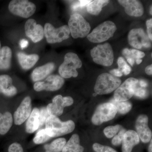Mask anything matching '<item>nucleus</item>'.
Returning <instances> with one entry per match:
<instances>
[{
    "label": "nucleus",
    "instance_id": "nucleus-1",
    "mask_svg": "<svg viewBox=\"0 0 152 152\" xmlns=\"http://www.w3.org/2000/svg\"><path fill=\"white\" fill-rule=\"evenodd\" d=\"M45 129L51 137H56L72 132L75 127V123L69 120L62 122L57 117L50 116L45 123Z\"/></svg>",
    "mask_w": 152,
    "mask_h": 152
},
{
    "label": "nucleus",
    "instance_id": "nucleus-2",
    "mask_svg": "<svg viewBox=\"0 0 152 152\" xmlns=\"http://www.w3.org/2000/svg\"><path fill=\"white\" fill-rule=\"evenodd\" d=\"M82 65L77 55L75 53H68L65 56L64 62L59 68V73L64 78L76 77L78 75L77 69L81 67Z\"/></svg>",
    "mask_w": 152,
    "mask_h": 152
},
{
    "label": "nucleus",
    "instance_id": "nucleus-3",
    "mask_svg": "<svg viewBox=\"0 0 152 152\" xmlns=\"http://www.w3.org/2000/svg\"><path fill=\"white\" fill-rule=\"evenodd\" d=\"M121 83V81L118 78L104 73L98 77L94 89L96 94H107L117 89Z\"/></svg>",
    "mask_w": 152,
    "mask_h": 152
},
{
    "label": "nucleus",
    "instance_id": "nucleus-4",
    "mask_svg": "<svg viewBox=\"0 0 152 152\" xmlns=\"http://www.w3.org/2000/svg\"><path fill=\"white\" fill-rule=\"evenodd\" d=\"M116 30V26L113 22L107 21L95 28L87 38L91 42H102L113 37Z\"/></svg>",
    "mask_w": 152,
    "mask_h": 152
},
{
    "label": "nucleus",
    "instance_id": "nucleus-5",
    "mask_svg": "<svg viewBox=\"0 0 152 152\" xmlns=\"http://www.w3.org/2000/svg\"><path fill=\"white\" fill-rule=\"evenodd\" d=\"M91 55L94 61L98 64L109 66L113 63V51L108 43L95 47L91 50Z\"/></svg>",
    "mask_w": 152,
    "mask_h": 152
},
{
    "label": "nucleus",
    "instance_id": "nucleus-6",
    "mask_svg": "<svg viewBox=\"0 0 152 152\" xmlns=\"http://www.w3.org/2000/svg\"><path fill=\"white\" fill-rule=\"evenodd\" d=\"M68 27L74 39L84 38L91 31L90 24L81 15L75 13L71 16L68 22Z\"/></svg>",
    "mask_w": 152,
    "mask_h": 152
},
{
    "label": "nucleus",
    "instance_id": "nucleus-7",
    "mask_svg": "<svg viewBox=\"0 0 152 152\" xmlns=\"http://www.w3.org/2000/svg\"><path fill=\"white\" fill-rule=\"evenodd\" d=\"M44 36L47 42L50 44L60 43L69 37L70 34L69 27L64 25L56 28L51 24L46 23L44 27Z\"/></svg>",
    "mask_w": 152,
    "mask_h": 152
},
{
    "label": "nucleus",
    "instance_id": "nucleus-8",
    "mask_svg": "<svg viewBox=\"0 0 152 152\" xmlns=\"http://www.w3.org/2000/svg\"><path fill=\"white\" fill-rule=\"evenodd\" d=\"M8 8L13 15L28 18L35 12L36 6L27 0H13L9 4Z\"/></svg>",
    "mask_w": 152,
    "mask_h": 152
},
{
    "label": "nucleus",
    "instance_id": "nucleus-9",
    "mask_svg": "<svg viewBox=\"0 0 152 152\" xmlns=\"http://www.w3.org/2000/svg\"><path fill=\"white\" fill-rule=\"evenodd\" d=\"M117 112L116 108L111 103L102 104L98 107L93 115L92 122L94 125L102 124L113 119Z\"/></svg>",
    "mask_w": 152,
    "mask_h": 152
},
{
    "label": "nucleus",
    "instance_id": "nucleus-10",
    "mask_svg": "<svg viewBox=\"0 0 152 152\" xmlns=\"http://www.w3.org/2000/svg\"><path fill=\"white\" fill-rule=\"evenodd\" d=\"M138 80L134 78H129L118 87L114 94V99L119 102H126L134 95Z\"/></svg>",
    "mask_w": 152,
    "mask_h": 152
},
{
    "label": "nucleus",
    "instance_id": "nucleus-11",
    "mask_svg": "<svg viewBox=\"0 0 152 152\" xmlns=\"http://www.w3.org/2000/svg\"><path fill=\"white\" fill-rule=\"evenodd\" d=\"M64 80L58 75L49 76L43 81H39L35 83L34 90L36 91H55L60 89L64 83Z\"/></svg>",
    "mask_w": 152,
    "mask_h": 152
},
{
    "label": "nucleus",
    "instance_id": "nucleus-12",
    "mask_svg": "<svg viewBox=\"0 0 152 152\" xmlns=\"http://www.w3.org/2000/svg\"><path fill=\"white\" fill-rule=\"evenodd\" d=\"M128 40L130 45L136 49L149 48L151 45L149 38L142 28L131 30L128 35Z\"/></svg>",
    "mask_w": 152,
    "mask_h": 152
},
{
    "label": "nucleus",
    "instance_id": "nucleus-13",
    "mask_svg": "<svg viewBox=\"0 0 152 152\" xmlns=\"http://www.w3.org/2000/svg\"><path fill=\"white\" fill-rule=\"evenodd\" d=\"M31 100L30 96L23 99L14 115V122L16 125H21L29 117L31 113Z\"/></svg>",
    "mask_w": 152,
    "mask_h": 152
},
{
    "label": "nucleus",
    "instance_id": "nucleus-14",
    "mask_svg": "<svg viewBox=\"0 0 152 152\" xmlns=\"http://www.w3.org/2000/svg\"><path fill=\"white\" fill-rule=\"evenodd\" d=\"M26 35L34 42L37 43L42 39L44 36V29L34 19H28L25 25Z\"/></svg>",
    "mask_w": 152,
    "mask_h": 152
},
{
    "label": "nucleus",
    "instance_id": "nucleus-15",
    "mask_svg": "<svg viewBox=\"0 0 152 152\" xmlns=\"http://www.w3.org/2000/svg\"><path fill=\"white\" fill-rule=\"evenodd\" d=\"M148 118L146 115L139 116L136 122L137 133L140 139L144 143H148L151 141L152 132L148 126Z\"/></svg>",
    "mask_w": 152,
    "mask_h": 152
},
{
    "label": "nucleus",
    "instance_id": "nucleus-16",
    "mask_svg": "<svg viewBox=\"0 0 152 152\" xmlns=\"http://www.w3.org/2000/svg\"><path fill=\"white\" fill-rule=\"evenodd\" d=\"M118 2L124 8L126 13L131 16L140 17L144 13L143 6L140 1L119 0Z\"/></svg>",
    "mask_w": 152,
    "mask_h": 152
},
{
    "label": "nucleus",
    "instance_id": "nucleus-17",
    "mask_svg": "<svg viewBox=\"0 0 152 152\" xmlns=\"http://www.w3.org/2000/svg\"><path fill=\"white\" fill-rule=\"evenodd\" d=\"M140 141V138L136 132L133 130L126 131L123 136L122 152H132L133 148L139 143Z\"/></svg>",
    "mask_w": 152,
    "mask_h": 152
},
{
    "label": "nucleus",
    "instance_id": "nucleus-18",
    "mask_svg": "<svg viewBox=\"0 0 152 152\" xmlns=\"http://www.w3.org/2000/svg\"><path fill=\"white\" fill-rule=\"evenodd\" d=\"M12 83V79L10 76L0 75V94L8 97L13 96L16 94L18 91Z\"/></svg>",
    "mask_w": 152,
    "mask_h": 152
},
{
    "label": "nucleus",
    "instance_id": "nucleus-19",
    "mask_svg": "<svg viewBox=\"0 0 152 152\" xmlns=\"http://www.w3.org/2000/svg\"><path fill=\"white\" fill-rule=\"evenodd\" d=\"M55 66L53 63L50 62L35 68L31 74L33 81L36 83L43 80L54 70Z\"/></svg>",
    "mask_w": 152,
    "mask_h": 152
},
{
    "label": "nucleus",
    "instance_id": "nucleus-20",
    "mask_svg": "<svg viewBox=\"0 0 152 152\" xmlns=\"http://www.w3.org/2000/svg\"><path fill=\"white\" fill-rule=\"evenodd\" d=\"M63 98L61 95H57L53 99L52 103L48 105L46 108L49 115L57 117L63 114Z\"/></svg>",
    "mask_w": 152,
    "mask_h": 152
},
{
    "label": "nucleus",
    "instance_id": "nucleus-21",
    "mask_svg": "<svg viewBox=\"0 0 152 152\" xmlns=\"http://www.w3.org/2000/svg\"><path fill=\"white\" fill-rule=\"evenodd\" d=\"M18 58L21 66L25 70L32 68L39 59V56L36 54L26 55L20 52L18 54Z\"/></svg>",
    "mask_w": 152,
    "mask_h": 152
},
{
    "label": "nucleus",
    "instance_id": "nucleus-22",
    "mask_svg": "<svg viewBox=\"0 0 152 152\" xmlns=\"http://www.w3.org/2000/svg\"><path fill=\"white\" fill-rule=\"evenodd\" d=\"M40 110L37 108L33 109L26 124L27 132L31 134L40 127Z\"/></svg>",
    "mask_w": 152,
    "mask_h": 152
},
{
    "label": "nucleus",
    "instance_id": "nucleus-23",
    "mask_svg": "<svg viewBox=\"0 0 152 152\" xmlns=\"http://www.w3.org/2000/svg\"><path fill=\"white\" fill-rule=\"evenodd\" d=\"M84 148L80 145L78 135L74 134L66 143L62 152H83Z\"/></svg>",
    "mask_w": 152,
    "mask_h": 152
},
{
    "label": "nucleus",
    "instance_id": "nucleus-24",
    "mask_svg": "<svg viewBox=\"0 0 152 152\" xmlns=\"http://www.w3.org/2000/svg\"><path fill=\"white\" fill-rule=\"evenodd\" d=\"M12 51L8 46L3 47L0 50V70H7L10 67Z\"/></svg>",
    "mask_w": 152,
    "mask_h": 152
},
{
    "label": "nucleus",
    "instance_id": "nucleus-25",
    "mask_svg": "<svg viewBox=\"0 0 152 152\" xmlns=\"http://www.w3.org/2000/svg\"><path fill=\"white\" fill-rule=\"evenodd\" d=\"M13 118L8 112L4 114L0 113V134L4 135L8 132L12 126Z\"/></svg>",
    "mask_w": 152,
    "mask_h": 152
},
{
    "label": "nucleus",
    "instance_id": "nucleus-26",
    "mask_svg": "<svg viewBox=\"0 0 152 152\" xmlns=\"http://www.w3.org/2000/svg\"><path fill=\"white\" fill-rule=\"evenodd\" d=\"M123 55L126 59L128 62L133 66L134 64L135 61L144 58L145 54L143 52L135 49L129 50L125 48L123 50Z\"/></svg>",
    "mask_w": 152,
    "mask_h": 152
},
{
    "label": "nucleus",
    "instance_id": "nucleus-27",
    "mask_svg": "<svg viewBox=\"0 0 152 152\" xmlns=\"http://www.w3.org/2000/svg\"><path fill=\"white\" fill-rule=\"evenodd\" d=\"M107 0H96L91 1L87 6L88 12L92 15H97L102 10V9L109 3Z\"/></svg>",
    "mask_w": 152,
    "mask_h": 152
},
{
    "label": "nucleus",
    "instance_id": "nucleus-28",
    "mask_svg": "<svg viewBox=\"0 0 152 152\" xmlns=\"http://www.w3.org/2000/svg\"><path fill=\"white\" fill-rule=\"evenodd\" d=\"M66 143L64 138H60L53 141L51 143L45 145V148L49 152H61Z\"/></svg>",
    "mask_w": 152,
    "mask_h": 152
},
{
    "label": "nucleus",
    "instance_id": "nucleus-29",
    "mask_svg": "<svg viewBox=\"0 0 152 152\" xmlns=\"http://www.w3.org/2000/svg\"><path fill=\"white\" fill-rule=\"evenodd\" d=\"M110 103L113 104L116 108L117 111L120 113L125 114L129 112L132 107L130 103L127 102H119L112 99Z\"/></svg>",
    "mask_w": 152,
    "mask_h": 152
},
{
    "label": "nucleus",
    "instance_id": "nucleus-30",
    "mask_svg": "<svg viewBox=\"0 0 152 152\" xmlns=\"http://www.w3.org/2000/svg\"><path fill=\"white\" fill-rule=\"evenodd\" d=\"M45 129L41 130L37 133L34 139V142L36 144L43 143L51 138Z\"/></svg>",
    "mask_w": 152,
    "mask_h": 152
},
{
    "label": "nucleus",
    "instance_id": "nucleus-31",
    "mask_svg": "<svg viewBox=\"0 0 152 152\" xmlns=\"http://www.w3.org/2000/svg\"><path fill=\"white\" fill-rule=\"evenodd\" d=\"M118 69L123 74L125 75H128L132 71L131 68L127 64L124 59L122 57H120L118 60Z\"/></svg>",
    "mask_w": 152,
    "mask_h": 152
},
{
    "label": "nucleus",
    "instance_id": "nucleus-32",
    "mask_svg": "<svg viewBox=\"0 0 152 152\" xmlns=\"http://www.w3.org/2000/svg\"><path fill=\"white\" fill-rule=\"evenodd\" d=\"M121 128V126L119 125L110 126L107 127L104 129V133L107 137L110 138L113 137L119 131Z\"/></svg>",
    "mask_w": 152,
    "mask_h": 152
},
{
    "label": "nucleus",
    "instance_id": "nucleus-33",
    "mask_svg": "<svg viewBox=\"0 0 152 152\" xmlns=\"http://www.w3.org/2000/svg\"><path fill=\"white\" fill-rule=\"evenodd\" d=\"M93 149L96 152H118L111 147L95 143L93 146Z\"/></svg>",
    "mask_w": 152,
    "mask_h": 152
},
{
    "label": "nucleus",
    "instance_id": "nucleus-34",
    "mask_svg": "<svg viewBox=\"0 0 152 152\" xmlns=\"http://www.w3.org/2000/svg\"><path fill=\"white\" fill-rule=\"evenodd\" d=\"M126 131L124 129L121 130L120 132L116 135L112 140V143L115 146H118L122 142L123 136Z\"/></svg>",
    "mask_w": 152,
    "mask_h": 152
},
{
    "label": "nucleus",
    "instance_id": "nucleus-35",
    "mask_svg": "<svg viewBox=\"0 0 152 152\" xmlns=\"http://www.w3.org/2000/svg\"><path fill=\"white\" fill-rule=\"evenodd\" d=\"M40 110V126H43L45 123L49 115L48 113L46 107L42 108Z\"/></svg>",
    "mask_w": 152,
    "mask_h": 152
},
{
    "label": "nucleus",
    "instance_id": "nucleus-36",
    "mask_svg": "<svg viewBox=\"0 0 152 152\" xmlns=\"http://www.w3.org/2000/svg\"><path fill=\"white\" fill-rule=\"evenodd\" d=\"M9 152H24L22 146L18 143L11 144L8 148Z\"/></svg>",
    "mask_w": 152,
    "mask_h": 152
},
{
    "label": "nucleus",
    "instance_id": "nucleus-37",
    "mask_svg": "<svg viewBox=\"0 0 152 152\" xmlns=\"http://www.w3.org/2000/svg\"><path fill=\"white\" fill-rule=\"evenodd\" d=\"M134 94L136 96L138 97L143 98L147 96V91L146 90L142 88H136Z\"/></svg>",
    "mask_w": 152,
    "mask_h": 152
},
{
    "label": "nucleus",
    "instance_id": "nucleus-38",
    "mask_svg": "<svg viewBox=\"0 0 152 152\" xmlns=\"http://www.w3.org/2000/svg\"><path fill=\"white\" fill-rule=\"evenodd\" d=\"M74 103L73 99L70 96H66L63 98V107L72 105Z\"/></svg>",
    "mask_w": 152,
    "mask_h": 152
},
{
    "label": "nucleus",
    "instance_id": "nucleus-39",
    "mask_svg": "<svg viewBox=\"0 0 152 152\" xmlns=\"http://www.w3.org/2000/svg\"><path fill=\"white\" fill-rule=\"evenodd\" d=\"M147 32L148 37L150 40H152V19L151 18L148 20L146 22Z\"/></svg>",
    "mask_w": 152,
    "mask_h": 152
},
{
    "label": "nucleus",
    "instance_id": "nucleus-40",
    "mask_svg": "<svg viewBox=\"0 0 152 152\" xmlns=\"http://www.w3.org/2000/svg\"><path fill=\"white\" fill-rule=\"evenodd\" d=\"M110 72L113 75V76L115 77H121L123 75L122 72L118 69H114L110 71Z\"/></svg>",
    "mask_w": 152,
    "mask_h": 152
},
{
    "label": "nucleus",
    "instance_id": "nucleus-41",
    "mask_svg": "<svg viewBox=\"0 0 152 152\" xmlns=\"http://www.w3.org/2000/svg\"><path fill=\"white\" fill-rule=\"evenodd\" d=\"M28 41L25 39H22L20 42V46L22 49H25L28 45Z\"/></svg>",
    "mask_w": 152,
    "mask_h": 152
},
{
    "label": "nucleus",
    "instance_id": "nucleus-42",
    "mask_svg": "<svg viewBox=\"0 0 152 152\" xmlns=\"http://www.w3.org/2000/svg\"><path fill=\"white\" fill-rule=\"evenodd\" d=\"M92 1H79V7L80 8H82L85 6L89 4Z\"/></svg>",
    "mask_w": 152,
    "mask_h": 152
},
{
    "label": "nucleus",
    "instance_id": "nucleus-43",
    "mask_svg": "<svg viewBox=\"0 0 152 152\" xmlns=\"http://www.w3.org/2000/svg\"><path fill=\"white\" fill-rule=\"evenodd\" d=\"M146 73L148 74L149 75H152V65H150L149 66H147L145 69Z\"/></svg>",
    "mask_w": 152,
    "mask_h": 152
},
{
    "label": "nucleus",
    "instance_id": "nucleus-44",
    "mask_svg": "<svg viewBox=\"0 0 152 152\" xmlns=\"http://www.w3.org/2000/svg\"><path fill=\"white\" fill-rule=\"evenodd\" d=\"M140 83L141 86L143 87V88H145V87H146L148 86V83L145 81L143 80H141L140 81Z\"/></svg>",
    "mask_w": 152,
    "mask_h": 152
},
{
    "label": "nucleus",
    "instance_id": "nucleus-45",
    "mask_svg": "<svg viewBox=\"0 0 152 152\" xmlns=\"http://www.w3.org/2000/svg\"><path fill=\"white\" fill-rule=\"evenodd\" d=\"M152 140H151V144H150L149 146L148 151L149 152H152Z\"/></svg>",
    "mask_w": 152,
    "mask_h": 152
},
{
    "label": "nucleus",
    "instance_id": "nucleus-46",
    "mask_svg": "<svg viewBox=\"0 0 152 152\" xmlns=\"http://www.w3.org/2000/svg\"><path fill=\"white\" fill-rule=\"evenodd\" d=\"M136 63L137 64H140L141 63H142V60L141 59H137L136 60Z\"/></svg>",
    "mask_w": 152,
    "mask_h": 152
},
{
    "label": "nucleus",
    "instance_id": "nucleus-47",
    "mask_svg": "<svg viewBox=\"0 0 152 152\" xmlns=\"http://www.w3.org/2000/svg\"><path fill=\"white\" fill-rule=\"evenodd\" d=\"M152 6H151V9H150V14H151V15H152Z\"/></svg>",
    "mask_w": 152,
    "mask_h": 152
},
{
    "label": "nucleus",
    "instance_id": "nucleus-48",
    "mask_svg": "<svg viewBox=\"0 0 152 152\" xmlns=\"http://www.w3.org/2000/svg\"><path fill=\"white\" fill-rule=\"evenodd\" d=\"M1 42H0V50H1Z\"/></svg>",
    "mask_w": 152,
    "mask_h": 152
},
{
    "label": "nucleus",
    "instance_id": "nucleus-49",
    "mask_svg": "<svg viewBox=\"0 0 152 152\" xmlns=\"http://www.w3.org/2000/svg\"><path fill=\"white\" fill-rule=\"evenodd\" d=\"M96 95H97V94H94V96H96Z\"/></svg>",
    "mask_w": 152,
    "mask_h": 152
},
{
    "label": "nucleus",
    "instance_id": "nucleus-50",
    "mask_svg": "<svg viewBox=\"0 0 152 152\" xmlns=\"http://www.w3.org/2000/svg\"><path fill=\"white\" fill-rule=\"evenodd\" d=\"M45 152H48V151H46Z\"/></svg>",
    "mask_w": 152,
    "mask_h": 152
}]
</instances>
